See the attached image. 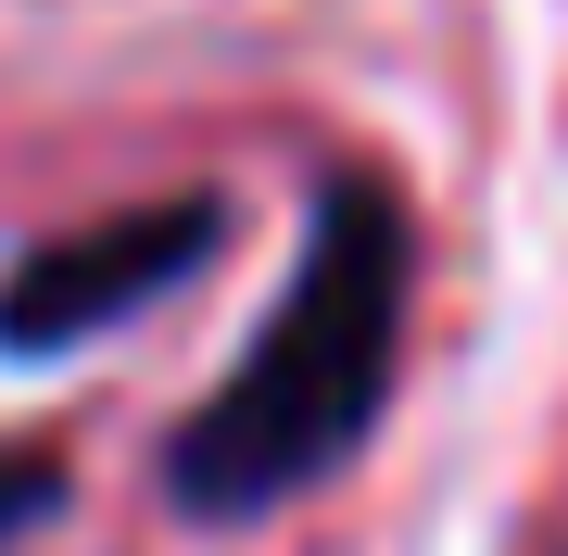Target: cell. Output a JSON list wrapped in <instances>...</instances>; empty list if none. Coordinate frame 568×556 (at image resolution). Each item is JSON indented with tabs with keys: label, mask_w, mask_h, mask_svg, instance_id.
Here are the masks:
<instances>
[{
	"label": "cell",
	"mask_w": 568,
	"mask_h": 556,
	"mask_svg": "<svg viewBox=\"0 0 568 556\" xmlns=\"http://www.w3.org/2000/svg\"><path fill=\"white\" fill-rule=\"evenodd\" d=\"M392 354H405V203H392V178L328 165L291 291L265 304L253 354L178 417V443H164L178 518H215L227 532V518H265V506L316 494V481L379 431Z\"/></svg>",
	"instance_id": "1"
},
{
	"label": "cell",
	"mask_w": 568,
	"mask_h": 556,
	"mask_svg": "<svg viewBox=\"0 0 568 556\" xmlns=\"http://www.w3.org/2000/svg\"><path fill=\"white\" fill-rule=\"evenodd\" d=\"M227 241V203L215 190H178V203H126V215H89L63 241H26L13 279H0V354H77L126 330L152 291H178L203 253Z\"/></svg>",
	"instance_id": "2"
},
{
	"label": "cell",
	"mask_w": 568,
	"mask_h": 556,
	"mask_svg": "<svg viewBox=\"0 0 568 556\" xmlns=\"http://www.w3.org/2000/svg\"><path fill=\"white\" fill-rule=\"evenodd\" d=\"M39 518H63V455L0 443V544H13V532H39Z\"/></svg>",
	"instance_id": "3"
}]
</instances>
